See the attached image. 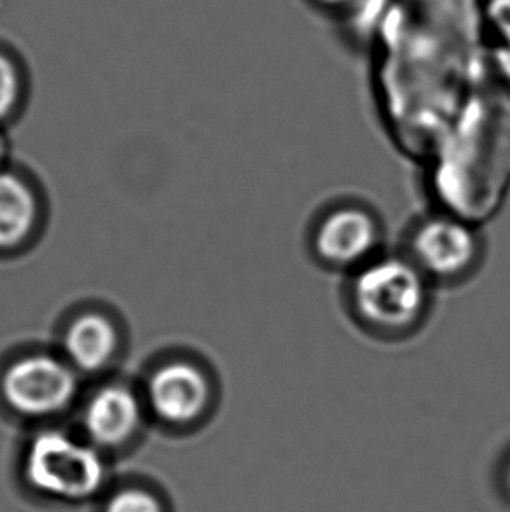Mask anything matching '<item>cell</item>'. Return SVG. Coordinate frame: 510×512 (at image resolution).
<instances>
[{"instance_id":"8fae6325","label":"cell","mask_w":510,"mask_h":512,"mask_svg":"<svg viewBox=\"0 0 510 512\" xmlns=\"http://www.w3.org/2000/svg\"><path fill=\"white\" fill-rule=\"evenodd\" d=\"M20 76L11 58L0 53V119L13 111L20 97Z\"/></svg>"},{"instance_id":"3957f363","label":"cell","mask_w":510,"mask_h":512,"mask_svg":"<svg viewBox=\"0 0 510 512\" xmlns=\"http://www.w3.org/2000/svg\"><path fill=\"white\" fill-rule=\"evenodd\" d=\"M406 256L432 284H453L469 277L481 263L483 240L469 222L439 212L414 224Z\"/></svg>"},{"instance_id":"5b68a950","label":"cell","mask_w":510,"mask_h":512,"mask_svg":"<svg viewBox=\"0 0 510 512\" xmlns=\"http://www.w3.org/2000/svg\"><path fill=\"white\" fill-rule=\"evenodd\" d=\"M2 392L7 404L21 415H53L72 401L76 378L60 360L30 355L7 369Z\"/></svg>"},{"instance_id":"6da1fadb","label":"cell","mask_w":510,"mask_h":512,"mask_svg":"<svg viewBox=\"0 0 510 512\" xmlns=\"http://www.w3.org/2000/svg\"><path fill=\"white\" fill-rule=\"evenodd\" d=\"M432 282L406 254H380L352 273L348 299L362 326L383 336L413 333L427 317Z\"/></svg>"},{"instance_id":"5bb4252c","label":"cell","mask_w":510,"mask_h":512,"mask_svg":"<svg viewBox=\"0 0 510 512\" xmlns=\"http://www.w3.org/2000/svg\"><path fill=\"white\" fill-rule=\"evenodd\" d=\"M507 481H509V488H510V467H509V472H507Z\"/></svg>"},{"instance_id":"8992f818","label":"cell","mask_w":510,"mask_h":512,"mask_svg":"<svg viewBox=\"0 0 510 512\" xmlns=\"http://www.w3.org/2000/svg\"><path fill=\"white\" fill-rule=\"evenodd\" d=\"M152 411L168 423L198 420L210 401V383L200 367L186 362L166 364L152 374L147 388Z\"/></svg>"},{"instance_id":"4fadbf2b","label":"cell","mask_w":510,"mask_h":512,"mask_svg":"<svg viewBox=\"0 0 510 512\" xmlns=\"http://www.w3.org/2000/svg\"><path fill=\"white\" fill-rule=\"evenodd\" d=\"M4 153H6V146H4V140L0 137V161L4 158Z\"/></svg>"},{"instance_id":"52a82bcc","label":"cell","mask_w":510,"mask_h":512,"mask_svg":"<svg viewBox=\"0 0 510 512\" xmlns=\"http://www.w3.org/2000/svg\"><path fill=\"white\" fill-rule=\"evenodd\" d=\"M140 425V404L130 390L107 387L98 390L84 409V427L91 441L118 446L128 441Z\"/></svg>"},{"instance_id":"277c9868","label":"cell","mask_w":510,"mask_h":512,"mask_svg":"<svg viewBox=\"0 0 510 512\" xmlns=\"http://www.w3.org/2000/svg\"><path fill=\"white\" fill-rule=\"evenodd\" d=\"M381 240L383 229L373 210L357 203H341L318 217L311 247L327 268L355 273L380 256Z\"/></svg>"},{"instance_id":"ba28073f","label":"cell","mask_w":510,"mask_h":512,"mask_svg":"<svg viewBox=\"0 0 510 512\" xmlns=\"http://www.w3.org/2000/svg\"><path fill=\"white\" fill-rule=\"evenodd\" d=\"M118 334L109 320L91 313L70 324L65 334V350L69 359L84 371L104 367L116 353Z\"/></svg>"},{"instance_id":"30bf717a","label":"cell","mask_w":510,"mask_h":512,"mask_svg":"<svg viewBox=\"0 0 510 512\" xmlns=\"http://www.w3.org/2000/svg\"><path fill=\"white\" fill-rule=\"evenodd\" d=\"M105 512H163L159 500L144 490H123L112 495Z\"/></svg>"},{"instance_id":"7c38bea8","label":"cell","mask_w":510,"mask_h":512,"mask_svg":"<svg viewBox=\"0 0 510 512\" xmlns=\"http://www.w3.org/2000/svg\"><path fill=\"white\" fill-rule=\"evenodd\" d=\"M310 2L325 13H345L348 9L357 6L360 0H310Z\"/></svg>"},{"instance_id":"7a4b0ae2","label":"cell","mask_w":510,"mask_h":512,"mask_svg":"<svg viewBox=\"0 0 510 512\" xmlns=\"http://www.w3.org/2000/svg\"><path fill=\"white\" fill-rule=\"evenodd\" d=\"M25 474L37 492L65 500L90 499L105 481V464L88 444L62 432H42L35 437Z\"/></svg>"},{"instance_id":"9c48e42d","label":"cell","mask_w":510,"mask_h":512,"mask_svg":"<svg viewBox=\"0 0 510 512\" xmlns=\"http://www.w3.org/2000/svg\"><path fill=\"white\" fill-rule=\"evenodd\" d=\"M37 203L23 180L0 173V249L23 242L34 229Z\"/></svg>"}]
</instances>
